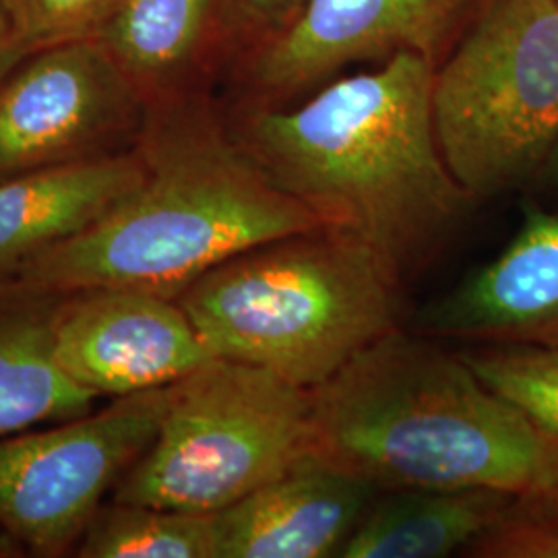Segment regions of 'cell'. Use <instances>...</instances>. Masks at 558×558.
Masks as SVG:
<instances>
[{"mask_svg":"<svg viewBox=\"0 0 558 558\" xmlns=\"http://www.w3.org/2000/svg\"><path fill=\"white\" fill-rule=\"evenodd\" d=\"M435 69L398 52L294 108L253 106L232 131L279 189L364 240L399 283L433 263L476 203L440 151Z\"/></svg>","mask_w":558,"mask_h":558,"instance_id":"obj_1","label":"cell"},{"mask_svg":"<svg viewBox=\"0 0 558 558\" xmlns=\"http://www.w3.org/2000/svg\"><path fill=\"white\" fill-rule=\"evenodd\" d=\"M311 456L383 493L558 497V439L459 354L399 327L311 391Z\"/></svg>","mask_w":558,"mask_h":558,"instance_id":"obj_2","label":"cell"},{"mask_svg":"<svg viewBox=\"0 0 558 558\" xmlns=\"http://www.w3.org/2000/svg\"><path fill=\"white\" fill-rule=\"evenodd\" d=\"M143 179L98 223L13 274L59 292L137 288L168 299L263 242L327 226L279 189L205 101L149 104Z\"/></svg>","mask_w":558,"mask_h":558,"instance_id":"obj_3","label":"cell"},{"mask_svg":"<svg viewBox=\"0 0 558 558\" xmlns=\"http://www.w3.org/2000/svg\"><path fill=\"white\" fill-rule=\"evenodd\" d=\"M401 286L364 240L319 226L223 260L177 300L214 359L313 391L398 329Z\"/></svg>","mask_w":558,"mask_h":558,"instance_id":"obj_4","label":"cell"},{"mask_svg":"<svg viewBox=\"0 0 558 558\" xmlns=\"http://www.w3.org/2000/svg\"><path fill=\"white\" fill-rule=\"evenodd\" d=\"M433 114L474 199L544 172L558 141V0H484L435 69Z\"/></svg>","mask_w":558,"mask_h":558,"instance_id":"obj_5","label":"cell"},{"mask_svg":"<svg viewBox=\"0 0 558 558\" xmlns=\"http://www.w3.org/2000/svg\"><path fill=\"white\" fill-rule=\"evenodd\" d=\"M311 456V391L236 360L170 385L160 430L112 500L216 515Z\"/></svg>","mask_w":558,"mask_h":558,"instance_id":"obj_6","label":"cell"},{"mask_svg":"<svg viewBox=\"0 0 558 558\" xmlns=\"http://www.w3.org/2000/svg\"><path fill=\"white\" fill-rule=\"evenodd\" d=\"M170 385L44 430L0 437V532L34 557L75 550L89 519L149 449Z\"/></svg>","mask_w":558,"mask_h":558,"instance_id":"obj_7","label":"cell"},{"mask_svg":"<svg viewBox=\"0 0 558 558\" xmlns=\"http://www.w3.org/2000/svg\"><path fill=\"white\" fill-rule=\"evenodd\" d=\"M147 112L100 41L36 50L0 85V180L129 151Z\"/></svg>","mask_w":558,"mask_h":558,"instance_id":"obj_8","label":"cell"},{"mask_svg":"<svg viewBox=\"0 0 558 558\" xmlns=\"http://www.w3.org/2000/svg\"><path fill=\"white\" fill-rule=\"evenodd\" d=\"M484 0H304L248 64L255 106H276L359 60L414 52L439 64Z\"/></svg>","mask_w":558,"mask_h":558,"instance_id":"obj_9","label":"cell"},{"mask_svg":"<svg viewBox=\"0 0 558 558\" xmlns=\"http://www.w3.org/2000/svg\"><path fill=\"white\" fill-rule=\"evenodd\" d=\"M52 352L81 389L112 399L168 387L214 359L179 300L137 288L66 292Z\"/></svg>","mask_w":558,"mask_h":558,"instance_id":"obj_10","label":"cell"},{"mask_svg":"<svg viewBox=\"0 0 558 558\" xmlns=\"http://www.w3.org/2000/svg\"><path fill=\"white\" fill-rule=\"evenodd\" d=\"M414 331L472 345L558 348V214L525 207L499 257L430 300Z\"/></svg>","mask_w":558,"mask_h":558,"instance_id":"obj_11","label":"cell"},{"mask_svg":"<svg viewBox=\"0 0 558 558\" xmlns=\"http://www.w3.org/2000/svg\"><path fill=\"white\" fill-rule=\"evenodd\" d=\"M375 488L308 456L216 513L220 558H329L354 532Z\"/></svg>","mask_w":558,"mask_h":558,"instance_id":"obj_12","label":"cell"},{"mask_svg":"<svg viewBox=\"0 0 558 558\" xmlns=\"http://www.w3.org/2000/svg\"><path fill=\"white\" fill-rule=\"evenodd\" d=\"M143 170L135 145L0 180V276L106 218L137 189Z\"/></svg>","mask_w":558,"mask_h":558,"instance_id":"obj_13","label":"cell"},{"mask_svg":"<svg viewBox=\"0 0 558 558\" xmlns=\"http://www.w3.org/2000/svg\"><path fill=\"white\" fill-rule=\"evenodd\" d=\"M64 294L0 276V437L80 418L96 405L98 398L69 379L52 352Z\"/></svg>","mask_w":558,"mask_h":558,"instance_id":"obj_14","label":"cell"},{"mask_svg":"<svg viewBox=\"0 0 558 558\" xmlns=\"http://www.w3.org/2000/svg\"><path fill=\"white\" fill-rule=\"evenodd\" d=\"M513 495L490 488L385 490L368 502L341 558H442L465 553Z\"/></svg>","mask_w":558,"mask_h":558,"instance_id":"obj_15","label":"cell"},{"mask_svg":"<svg viewBox=\"0 0 558 558\" xmlns=\"http://www.w3.org/2000/svg\"><path fill=\"white\" fill-rule=\"evenodd\" d=\"M220 0H122L96 40L147 104L179 83L209 36Z\"/></svg>","mask_w":558,"mask_h":558,"instance_id":"obj_16","label":"cell"},{"mask_svg":"<svg viewBox=\"0 0 558 558\" xmlns=\"http://www.w3.org/2000/svg\"><path fill=\"white\" fill-rule=\"evenodd\" d=\"M80 558H220L216 515L104 502L75 546Z\"/></svg>","mask_w":558,"mask_h":558,"instance_id":"obj_17","label":"cell"},{"mask_svg":"<svg viewBox=\"0 0 558 558\" xmlns=\"http://www.w3.org/2000/svg\"><path fill=\"white\" fill-rule=\"evenodd\" d=\"M459 356L488 387L558 439V348L474 345Z\"/></svg>","mask_w":558,"mask_h":558,"instance_id":"obj_18","label":"cell"},{"mask_svg":"<svg viewBox=\"0 0 558 558\" xmlns=\"http://www.w3.org/2000/svg\"><path fill=\"white\" fill-rule=\"evenodd\" d=\"M122 0H0L27 52L96 40Z\"/></svg>","mask_w":558,"mask_h":558,"instance_id":"obj_19","label":"cell"},{"mask_svg":"<svg viewBox=\"0 0 558 558\" xmlns=\"http://www.w3.org/2000/svg\"><path fill=\"white\" fill-rule=\"evenodd\" d=\"M463 557L558 558V497H511Z\"/></svg>","mask_w":558,"mask_h":558,"instance_id":"obj_20","label":"cell"},{"mask_svg":"<svg viewBox=\"0 0 558 558\" xmlns=\"http://www.w3.org/2000/svg\"><path fill=\"white\" fill-rule=\"evenodd\" d=\"M302 2L304 0H239V7L248 20L276 32L299 13Z\"/></svg>","mask_w":558,"mask_h":558,"instance_id":"obj_21","label":"cell"},{"mask_svg":"<svg viewBox=\"0 0 558 558\" xmlns=\"http://www.w3.org/2000/svg\"><path fill=\"white\" fill-rule=\"evenodd\" d=\"M29 57L27 48L21 44L11 21L0 4V85L17 69L21 60Z\"/></svg>","mask_w":558,"mask_h":558,"instance_id":"obj_22","label":"cell"},{"mask_svg":"<svg viewBox=\"0 0 558 558\" xmlns=\"http://www.w3.org/2000/svg\"><path fill=\"white\" fill-rule=\"evenodd\" d=\"M544 172L550 174V179L555 180V184L558 186V141L555 149H553V154H550V158H548Z\"/></svg>","mask_w":558,"mask_h":558,"instance_id":"obj_23","label":"cell"}]
</instances>
